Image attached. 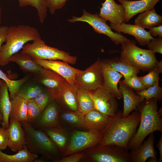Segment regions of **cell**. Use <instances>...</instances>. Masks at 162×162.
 I'll list each match as a JSON object with an SVG mask.
<instances>
[{"label":"cell","instance_id":"52a82bcc","mask_svg":"<svg viewBox=\"0 0 162 162\" xmlns=\"http://www.w3.org/2000/svg\"><path fill=\"white\" fill-rule=\"evenodd\" d=\"M22 50V52L36 59L59 60L74 64L77 59L76 57L71 56L68 52L46 45L42 39L26 44Z\"/></svg>","mask_w":162,"mask_h":162},{"label":"cell","instance_id":"816d5d0a","mask_svg":"<svg viewBox=\"0 0 162 162\" xmlns=\"http://www.w3.org/2000/svg\"><path fill=\"white\" fill-rule=\"evenodd\" d=\"M1 8L0 4V26L1 24Z\"/></svg>","mask_w":162,"mask_h":162},{"label":"cell","instance_id":"277c9868","mask_svg":"<svg viewBox=\"0 0 162 162\" xmlns=\"http://www.w3.org/2000/svg\"><path fill=\"white\" fill-rule=\"evenodd\" d=\"M24 130L26 146L33 154H40L45 159L56 162L60 154L56 145L42 130L37 129L26 123H21Z\"/></svg>","mask_w":162,"mask_h":162},{"label":"cell","instance_id":"ee69618b","mask_svg":"<svg viewBox=\"0 0 162 162\" xmlns=\"http://www.w3.org/2000/svg\"><path fill=\"white\" fill-rule=\"evenodd\" d=\"M9 139L7 129L0 128V150H3L8 147Z\"/></svg>","mask_w":162,"mask_h":162},{"label":"cell","instance_id":"603a6c76","mask_svg":"<svg viewBox=\"0 0 162 162\" xmlns=\"http://www.w3.org/2000/svg\"><path fill=\"white\" fill-rule=\"evenodd\" d=\"M78 89L74 84H71L67 82L55 101L64 104L69 110L78 111Z\"/></svg>","mask_w":162,"mask_h":162},{"label":"cell","instance_id":"5b68a950","mask_svg":"<svg viewBox=\"0 0 162 162\" xmlns=\"http://www.w3.org/2000/svg\"><path fill=\"white\" fill-rule=\"evenodd\" d=\"M121 48L120 58L143 72L151 70L158 62L155 53L138 47L134 40L122 44Z\"/></svg>","mask_w":162,"mask_h":162},{"label":"cell","instance_id":"7a4b0ae2","mask_svg":"<svg viewBox=\"0 0 162 162\" xmlns=\"http://www.w3.org/2000/svg\"><path fill=\"white\" fill-rule=\"evenodd\" d=\"M157 102L154 98L144 100L138 107L140 114L139 127L128 143V150L136 149L151 133L157 131L162 133V108L158 111Z\"/></svg>","mask_w":162,"mask_h":162},{"label":"cell","instance_id":"e575fe53","mask_svg":"<svg viewBox=\"0 0 162 162\" xmlns=\"http://www.w3.org/2000/svg\"><path fill=\"white\" fill-rule=\"evenodd\" d=\"M136 93L146 101L152 98H155L157 101H160L162 99V88L159 86V82L142 91L136 92Z\"/></svg>","mask_w":162,"mask_h":162},{"label":"cell","instance_id":"4316f807","mask_svg":"<svg viewBox=\"0 0 162 162\" xmlns=\"http://www.w3.org/2000/svg\"><path fill=\"white\" fill-rule=\"evenodd\" d=\"M162 16L154 8L140 14L135 19L134 24L144 29L150 28L161 25Z\"/></svg>","mask_w":162,"mask_h":162},{"label":"cell","instance_id":"d590c367","mask_svg":"<svg viewBox=\"0 0 162 162\" xmlns=\"http://www.w3.org/2000/svg\"><path fill=\"white\" fill-rule=\"evenodd\" d=\"M26 100L27 111L26 123L32 125L38 118L42 112L33 99Z\"/></svg>","mask_w":162,"mask_h":162},{"label":"cell","instance_id":"4fadbf2b","mask_svg":"<svg viewBox=\"0 0 162 162\" xmlns=\"http://www.w3.org/2000/svg\"><path fill=\"white\" fill-rule=\"evenodd\" d=\"M34 59L37 64L56 73L71 84H74L75 76L81 70L71 67L68 62L61 60Z\"/></svg>","mask_w":162,"mask_h":162},{"label":"cell","instance_id":"7dc6e473","mask_svg":"<svg viewBox=\"0 0 162 162\" xmlns=\"http://www.w3.org/2000/svg\"><path fill=\"white\" fill-rule=\"evenodd\" d=\"M155 146L158 148L159 151L160 157L158 162H162V133H161V136L159 141L155 145Z\"/></svg>","mask_w":162,"mask_h":162},{"label":"cell","instance_id":"d6a6232c","mask_svg":"<svg viewBox=\"0 0 162 162\" xmlns=\"http://www.w3.org/2000/svg\"><path fill=\"white\" fill-rule=\"evenodd\" d=\"M61 118L69 124L77 127L86 128L84 115L79 111L63 112Z\"/></svg>","mask_w":162,"mask_h":162},{"label":"cell","instance_id":"7402d4cb","mask_svg":"<svg viewBox=\"0 0 162 162\" xmlns=\"http://www.w3.org/2000/svg\"><path fill=\"white\" fill-rule=\"evenodd\" d=\"M86 128L88 130L102 131L108 124L110 116L94 109L84 115Z\"/></svg>","mask_w":162,"mask_h":162},{"label":"cell","instance_id":"44dd1931","mask_svg":"<svg viewBox=\"0 0 162 162\" xmlns=\"http://www.w3.org/2000/svg\"><path fill=\"white\" fill-rule=\"evenodd\" d=\"M118 83L119 85L118 89L124 100V107L122 116L125 117L133 110H137L139 105L145 100L135 93L133 89L123 84L121 80Z\"/></svg>","mask_w":162,"mask_h":162},{"label":"cell","instance_id":"e0dca14e","mask_svg":"<svg viewBox=\"0 0 162 162\" xmlns=\"http://www.w3.org/2000/svg\"><path fill=\"white\" fill-rule=\"evenodd\" d=\"M9 143V148L17 152L26 145L24 130L21 123L13 118H9V126L7 129Z\"/></svg>","mask_w":162,"mask_h":162},{"label":"cell","instance_id":"f5cc1de1","mask_svg":"<svg viewBox=\"0 0 162 162\" xmlns=\"http://www.w3.org/2000/svg\"><path fill=\"white\" fill-rule=\"evenodd\" d=\"M2 121L0 120V124H2Z\"/></svg>","mask_w":162,"mask_h":162},{"label":"cell","instance_id":"ac0fdd59","mask_svg":"<svg viewBox=\"0 0 162 162\" xmlns=\"http://www.w3.org/2000/svg\"><path fill=\"white\" fill-rule=\"evenodd\" d=\"M117 0L124 9L125 12L124 21L128 22L137 14L154 8L155 4L161 0Z\"/></svg>","mask_w":162,"mask_h":162},{"label":"cell","instance_id":"6da1fadb","mask_svg":"<svg viewBox=\"0 0 162 162\" xmlns=\"http://www.w3.org/2000/svg\"><path fill=\"white\" fill-rule=\"evenodd\" d=\"M122 114V111L119 110L110 116L108 124L101 132L103 138L98 145H114L127 149L128 143L138 127L140 114L136 110L125 117Z\"/></svg>","mask_w":162,"mask_h":162},{"label":"cell","instance_id":"f35d334b","mask_svg":"<svg viewBox=\"0 0 162 162\" xmlns=\"http://www.w3.org/2000/svg\"><path fill=\"white\" fill-rule=\"evenodd\" d=\"M122 82L127 86L134 90L136 92L146 89L141 82L137 75H133L125 78Z\"/></svg>","mask_w":162,"mask_h":162},{"label":"cell","instance_id":"8992f818","mask_svg":"<svg viewBox=\"0 0 162 162\" xmlns=\"http://www.w3.org/2000/svg\"><path fill=\"white\" fill-rule=\"evenodd\" d=\"M83 158L90 162H132L128 150L114 145H98L88 148Z\"/></svg>","mask_w":162,"mask_h":162},{"label":"cell","instance_id":"836d02e7","mask_svg":"<svg viewBox=\"0 0 162 162\" xmlns=\"http://www.w3.org/2000/svg\"><path fill=\"white\" fill-rule=\"evenodd\" d=\"M28 79V76H26L19 80H11L0 69V79L4 81L8 86L10 92V100L13 99L17 95L21 87Z\"/></svg>","mask_w":162,"mask_h":162},{"label":"cell","instance_id":"8d00e7d4","mask_svg":"<svg viewBox=\"0 0 162 162\" xmlns=\"http://www.w3.org/2000/svg\"><path fill=\"white\" fill-rule=\"evenodd\" d=\"M160 73L155 65L149 71L146 75L138 77L146 88L154 86L159 82V74Z\"/></svg>","mask_w":162,"mask_h":162},{"label":"cell","instance_id":"7c38bea8","mask_svg":"<svg viewBox=\"0 0 162 162\" xmlns=\"http://www.w3.org/2000/svg\"><path fill=\"white\" fill-rule=\"evenodd\" d=\"M37 80L47 89L55 100L68 82L63 77L50 69L43 68Z\"/></svg>","mask_w":162,"mask_h":162},{"label":"cell","instance_id":"3957f363","mask_svg":"<svg viewBox=\"0 0 162 162\" xmlns=\"http://www.w3.org/2000/svg\"><path fill=\"white\" fill-rule=\"evenodd\" d=\"M41 39L38 31L34 27L21 25L8 27L6 43L0 51V65L8 64L11 56L18 52L28 42Z\"/></svg>","mask_w":162,"mask_h":162},{"label":"cell","instance_id":"c3c4849f","mask_svg":"<svg viewBox=\"0 0 162 162\" xmlns=\"http://www.w3.org/2000/svg\"><path fill=\"white\" fill-rule=\"evenodd\" d=\"M156 67L159 71L160 73H162V60L156 63Z\"/></svg>","mask_w":162,"mask_h":162},{"label":"cell","instance_id":"7bdbcfd3","mask_svg":"<svg viewBox=\"0 0 162 162\" xmlns=\"http://www.w3.org/2000/svg\"><path fill=\"white\" fill-rule=\"evenodd\" d=\"M84 151L79 152L65 156L56 162H78L83 158Z\"/></svg>","mask_w":162,"mask_h":162},{"label":"cell","instance_id":"ab89813d","mask_svg":"<svg viewBox=\"0 0 162 162\" xmlns=\"http://www.w3.org/2000/svg\"><path fill=\"white\" fill-rule=\"evenodd\" d=\"M33 99L42 112L51 101L53 100L50 93L47 91L43 89L37 96Z\"/></svg>","mask_w":162,"mask_h":162},{"label":"cell","instance_id":"681fc988","mask_svg":"<svg viewBox=\"0 0 162 162\" xmlns=\"http://www.w3.org/2000/svg\"><path fill=\"white\" fill-rule=\"evenodd\" d=\"M43 157L42 158H36L34 160V162H44L45 161V158H43Z\"/></svg>","mask_w":162,"mask_h":162},{"label":"cell","instance_id":"bcb514c9","mask_svg":"<svg viewBox=\"0 0 162 162\" xmlns=\"http://www.w3.org/2000/svg\"><path fill=\"white\" fill-rule=\"evenodd\" d=\"M8 28L7 26H0V51L2 44L5 41Z\"/></svg>","mask_w":162,"mask_h":162},{"label":"cell","instance_id":"4dcf8cb0","mask_svg":"<svg viewBox=\"0 0 162 162\" xmlns=\"http://www.w3.org/2000/svg\"><path fill=\"white\" fill-rule=\"evenodd\" d=\"M78 111L84 115L95 109L93 101L89 92L78 88L77 92Z\"/></svg>","mask_w":162,"mask_h":162},{"label":"cell","instance_id":"9a60e30c","mask_svg":"<svg viewBox=\"0 0 162 162\" xmlns=\"http://www.w3.org/2000/svg\"><path fill=\"white\" fill-rule=\"evenodd\" d=\"M39 129L60 127L59 112L55 100L51 101L32 125Z\"/></svg>","mask_w":162,"mask_h":162},{"label":"cell","instance_id":"ffe728a7","mask_svg":"<svg viewBox=\"0 0 162 162\" xmlns=\"http://www.w3.org/2000/svg\"><path fill=\"white\" fill-rule=\"evenodd\" d=\"M111 28L118 33L122 32L134 36L141 46L147 45L154 38L145 29L136 25L127 24L124 22L120 24L110 23Z\"/></svg>","mask_w":162,"mask_h":162},{"label":"cell","instance_id":"1f68e13d","mask_svg":"<svg viewBox=\"0 0 162 162\" xmlns=\"http://www.w3.org/2000/svg\"><path fill=\"white\" fill-rule=\"evenodd\" d=\"M19 6H31L36 9L40 21L43 23L47 15V8L46 0H17Z\"/></svg>","mask_w":162,"mask_h":162},{"label":"cell","instance_id":"f546056e","mask_svg":"<svg viewBox=\"0 0 162 162\" xmlns=\"http://www.w3.org/2000/svg\"><path fill=\"white\" fill-rule=\"evenodd\" d=\"M56 146L59 152L64 154L68 141L66 133L61 127L46 128L42 130Z\"/></svg>","mask_w":162,"mask_h":162},{"label":"cell","instance_id":"60d3db41","mask_svg":"<svg viewBox=\"0 0 162 162\" xmlns=\"http://www.w3.org/2000/svg\"><path fill=\"white\" fill-rule=\"evenodd\" d=\"M67 0H46L47 8L52 15L54 14L56 10L62 8Z\"/></svg>","mask_w":162,"mask_h":162},{"label":"cell","instance_id":"f907efd6","mask_svg":"<svg viewBox=\"0 0 162 162\" xmlns=\"http://www.w3.org/2000/svg\"><path fill=\"white\" fill-rule=\"evenodd\" d=\"M4 81H3L2 80L0 79V86L2 83V82H3ZM0 120L3 121V116L1 114V113L0 112Z\"/></svg>","mask_w":162,"mask_h":162},{"label":"cell","instance_id":"ba28073f","mask_svg":"<svg viewBox=\"0 0 162 162\" xmlns=\"http://www.w3.org/2000/svg\"><path fill=\"white\" fill-rule=\"evenodd\" d=\"M67 21L70 22L77 21L86 22L92 27L95 32L106 35L117 45L131 40L121 33L113 32L110 26L107 24V20L100 16L97 13L92 14L84 9L81 16H74L72 19L68 20Z\"/></svg>","mask_w":162,"mask_h":162},{"label":"cell","instance_id":"d4e9b609","mask_svg":"<svg viewBox=\"0 0 162 162\" xmlns=\"http://www.w3.org/2000/svg\"><path fill=\"white\" fill-rule=\"evenodd\" d=\"M11 108V103L8 93V86L3 81L0 86V112L3 120L2 127L7 129L9 124V116Z\"/></svg>","mask_w":162,"mask_h":162},{"label":"cell","instance_id":"b9f144b4","mask_svg":"<svg viewBox=\"0 0 162 162\" xmlns=\"http://www.w3.org/2000/svg\"><path fill=\"white\" fill-rule=\"evenodd\" d=\"M149 50L154 53L162 54V38H154L147 45Z\"/></svg>","mask_w":162,"mask_h":162},{"label":"cell","instance_id":"d6986e66","mask_svg":"<svg viewBox=\"0 0 162 162\" xmlns=\"http://www.w3.org/2000/svg\"><path fill=\"white\" fill-rule=\"evenodd\" d=\"M99 16L113 24H120L124 22L125 10L121 4L114 0H105L101 4Z\"/></svg>","mask_w":162,"mask_h":162},{"label":"cell","instance_id":"f1b7e54d","mask_svg":"<svg viewBox=\"0 0 162 162\" xmlns=\"http://www.w3.org/2000/svg\"><path fill=\"white\" fill-rule=\"evenodd\" d=\"M113 69L122 74L124 78L133 75H137L140 70L122 59L117 57L104 60Z\"/></svg>","mask_w":162,"mask_h":162},{"label":"cell","instance_id":"5bb4252c","mask_svg":"<svg viewBox=\"0 0 162 162\" xmlns=\"http://www.w3.org/2000/svg\"><path fill=\"white\" fill-rule=\"evenodd\" d=\"M101 69L104 83L102 88L111 93L116 98H123L118 86V82L123 75L114 70L104 61L101 60Z\"/></svg>","mask_w":162,"mask_h":162},{"label":"cell","instance_id":"30bf717a","mask_svg":"<svg viewBox=\"0 0 162 162\" xmlns=\"http://www.w3.org/2000/svg\"><path fill=\"white\" fill-rule=\"evenodd\" d=\"M101 132L93 130L77 131L73 133L64 154L67 156L98 145L102 141Z\"/></svg>","mask_w":162,"mask_h":162},{"label":"cell","instance_id":"83f0119b","mask_svg":"<svg viewBox=\"0 0 162 162\" xmlns=\"http://www.w3.org/2000/svg\"><path fill=\"white\" fill-rule=\"evenodd\" d=\"M38 158V154L30 152L26 145L16 153L8 154L0 150V162H33Z\"/></svg>","mask_w":162,"mask_h":162},{"label":"cell","instance_id":"8fae6325","mask_svg":"<svg viewBox=\"0 0 162 162\" xmlns=\"http://www.w3.org/2000/svg\"><path fill=\"white\" fill-rule=\"evenodd\" d=\"M93 101L95 109L109 116L118 111L116 98L102 88L89 92Z\"/></svg>","mask_w":162,"mask_h":162},{"label":"cell","instance_id":"484cf974","mask_svg":"<svg viewBox=\"0 0 162 162\" xmlns=\"http://www.w3.org/2000/svg\"><path fill=\"white\" fill-rule=\"evenodd\" d=\"M10 101L11 108L9 118L14 119L21 123H26L27 111V100L17 95Z\"/></svg>","mask_w":162,"mask_h":162},{"label":"cell","instance_id":"74e56055","mask_svg":"<svg viewBox=\"0 0 162 162\" xmlns=\"http://www.w3.org/2000/svg\"><path fill=\"white\" fill-rule=\"evenodd\" d=\"M42 90L38 86H29L21 89L20 88L17 95L27 100L35 98Z\"/></svg>","mask_w":162,"mask_h":162},{"label":"cell","instance_id":"2e32d148","mask_svg":"<svg viewBox=\"0 0 162 162\" xmlns=\"http://www.w3.org/2000/svg\"><path fill=\"white\" fill-rule=\"evenodd\" d=\"M154 132L149 134L146 140H144L138 148L131 150L130 152L132 162H158L155 150Z\"/></svg>","mask_w":162,"mask_h":162},{"label":"cell","instance_id":"cb8c5ba5","mask_svg":"<svg viewBox=\"0 0 162 162\" xmlns=\"http://www.w3.org/2000/svg\"><path fill=\"white\" fill-rule=\"evenodd\" d=\"M10 61L16 63L24 71L36 75L41 72L43 68L37 64L33 58L22 51L12 55Z\"/></svg>","mask_w":162,"mask_h":162},{"label":"cell","instance_id":"9c48e42d","mask_svg":"<svg viewBox=\"0 0 162 162\" xmlns=\"http://www.w3.org/2000/svg\"><path fill=\"white\" fill-rule=\"evenodd\" d=\"M103 83L101 60L99 58L85 70L76 74L74 85L78 88L90 92L102 88Z\"/></svg>","mask_w":162,"mask_h":162},{"label":"cell","instance_id":"f6af8a7d","mask_svg":"<svg viewBox=\"0 0 162 162\" xmlns=\"http://www.w3.org/2000/svg\"><path fill=\"white\" fill-rule=\"evenodd\" d=\"M149 29L148 31L152 37L158 36V37H162V26L160 25L154 26Z\"/></svg>","mask_w":162,"mask_h":162}]
</instances>
